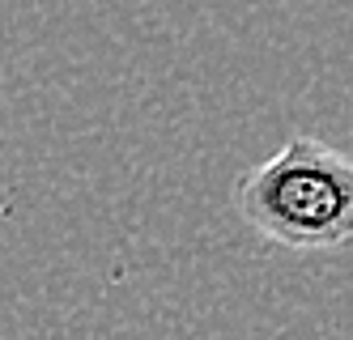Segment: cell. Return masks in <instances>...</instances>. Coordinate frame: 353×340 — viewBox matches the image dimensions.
<instances>
[{"instance_id":"6da1fadb","label":"cell","mask_w":353,"mask_h":340,"mask_svg":"<svg viewBox=\"0 0 353 340\" xmlns=\"http://www.w3.org/2000/svg\"><path fill=\"white\" fill-rule=\"evenodd\" d=\"M234 208L272 247L341 251L353 234V162L336 145L298 132L239 179Z\"/></svg>"}]
</instances>
